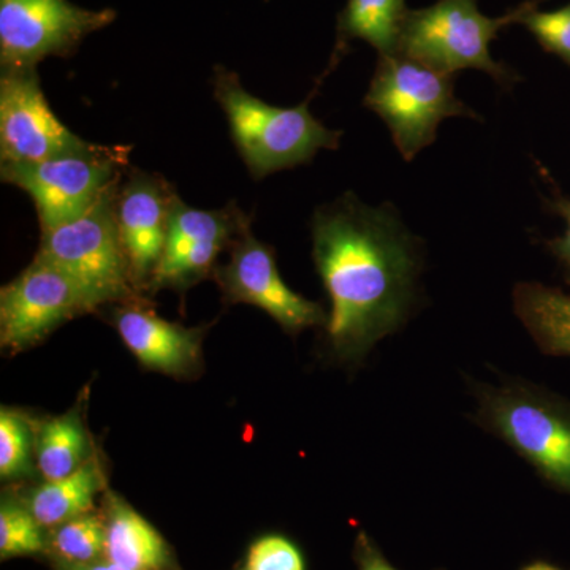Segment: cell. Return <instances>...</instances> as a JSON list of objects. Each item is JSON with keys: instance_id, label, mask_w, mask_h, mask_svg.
Returning <instances> with one entry per match:
<instances>
[{"instance_id": "obj_18", "label": "cell", "mask_w": 570, "mask_h": 570, "mask_svg": "<svg viewBox=\"0 0 570 570\" xmlns=\"http://www.w3.org/2000/svg\"><path fill=\"white\" fill-rule=\"evenodd\" d=\"M36 456L45 482L67 478L94 459L91 439L77 411L40 423Z\"/></svg>"}, {"instance_id": "obj_8", "label": "cell", "mask_w": 570, "mask_h": 570, "mask_svg": "<svg viewBox=\"0 0 570 570\" xmlns=\"http://www.w3.org/2000/svg\"><path fill=\"white\" fill-rule=\"evenodd\" d=\"M115 20L112 9H85L70 0H0V69H37L51 56L69 58Z\"/></svg>"}, {"instance_id": "obj_16", "label": "cell", "mask_w": 570, "mask_h": 570, "mask_svg": "<svg viewBox=\"0 0 570 570\" xmlns=\"http://www.w3.org/2000/svg\"><path fill=\"white\" fill-rule=\"evenodd\" d=\"M513 311L546 355L570 356V295L540 283L513 288Z\"/></svg>"}, {"instance_id": "obj_23", "label": "cell", "mask_w": 570, "mask_h": 570, "mask_svg": "<svg viewBox=\"0 0 570 570\" xmlns=\"http://www.w3.org/2000/svg\"><path fill=\"white\" fill-rule=\"evenodd\" d=\"M246 570H305V561L291 540L266 535L250 547Z\"/></svg>"}, {"instance_id": "obj_20", "label": "cell", "mask_w": 570, "mask_h": 570, "mask_svg": "<svg viewBox=\"0 0 570 570\" xmlns=\"http://www.w3.org/2000/svg\"><path fill=\"white\" fill-rule=\"evenodd\" d=\"M45 550V539L39 521L31 510L13 501H3L0 508V557L36 554Z\"/></svg>"}, {"instance_id": "obj_12", "label": "cell", "mask_w": 570, "mask_h": 570, "mask_svg": "<svg viewBox=\"0 0 570 570\" xmlns=\"http://www.w3.org/2000/svg\"><path fill=\"white\" fill-rule=\"evenodd\" d=\"M176 190L160 175L132 168L119 184L116 220L135 291H148L163 258Z\"/></svg>"}, {"instance_id": "obj_26", "label": "cell", "mask_w": 570, "mask_h": 570, "mask_svg": "<svg viewBox=\"0 0 570 570\" xmlns=\"http://www.w3.org/2000/svg\"><path fill=\"white\" fill-rule=\"evenodd\" d=\"M70 570H129L124 569L121 566L112 564V562H91V564L85 566H71Z\"/></svg>"}, {"instance_id": "obj_6", "label": "cell", "mask_w": 570, "mask_h": 570, "mask_svg": "<svg viewBox=\"0 0 570 570\" xmlns=\"http://www.w3.org/2000/svg\"><path fill=\"white\" fill-rule=\"evenodd\" d=\"M122 181V179H121ZM119 181L81 216L41 232L37 257L62 269L105 306L137 298L116 220Z\"/></svg>"}, {"instance_id": "obj_14", "label": "cell", "mask_w": 570, "mask_h": 570, "mask_svg": "<svg viewBox=\"0 0 570 570\" xmlns=\"http://www.w3.org/2000/svg\"><path fill=\"white\" fill-rule=\"evenodd\" d=\"M406 0H347L336 18V43L325 75L335 69L354 40L370 43L379 56L397 55Z\"/></svg>"}, {"instance_id": "obj_3", "label": "cell", "mask_w": 570, "mask_h": 570, "mask_svg": "<svg viewBox=\"0 0 570 570\" xmlns=\"http://www.w3.org/2000/svg\"><path fill=\"white\" fill-rule=\"evenodd\" d=\"M475 422L570 497V401L523 381L480 385Z\"/></svg>"}, {"instance_id": "obj_25", "label": "cell", "mask_w": 570, "mask_h": 570, "mask_svg": "<svg viewBox=\"0 0 570 570\" xmlns=\"http://www.w3.org/2000/svg\"><path fill=\"white\" fill-rule=\"evenodd\" d=\"M360 570H396L365 538L360 539Z\"/></svg>"}, {"instance_id": "obj_15", "label": "cell", "mask_w": 570, "mask_h": 570, "mask_svg": "<svg viewBox=\"0 0 570 570\" xmlns=\"http://www.w3.org/2000/svg\"><path fill=\"white\" fill-rule=\"evenodd\" d=\"M105 523V557L129 570H164L167 543L148 520L118 497L110 498Z\"/></svg>"}, {"instance_id": "obj_4", "label": "cell", "mask_w": 570, "mask_h": 570, "mask_svg": "<svg viewBox=\"0 0 570 570\" xmlns=\"http://www.w3.org/2000/svg\"><path fill=\"white\" fill-rule=\"evenodd\" d=\"M531 3L532 0H524L498 18L483 14L478 0H438L425 9L409 10L401 28L397 55L445 75L482 70L502 88H510L520 77L505 63L491 58L490 45L502 29L520 24Z\"/></svg>"}, {"instance_id": "obj_13", "label": "cell", "mask_w": 570, "mask_h": 570, "mask_svg": "<svg viewBox=\"0 0 570 570\" xmlns=\"http://www.w3.org/2000/svg\"><path fill=\"white\" fill-rule=\"evenodd\" d=\"M112 322L124 344L149 370L184 374L200 360V330L165 321L137 298L118 307Z\"/></svg>"}, {"instance_id": "obj_24", "label": "cell", "mask_w": 570, "mask_h": 570, "mask_svg": "<svg viewBox=\"0 0 570 570\" xmlns=\"http://www.w3.org/2000/svg\"><path fill=\"white\" fill-rule=\"evenodd\" d=\"M546 206L550 213L562 217L566 223L564 235L547 239L546 247L557 258L562 273H564L566 283L570 284V197L561 194V190L554 187L553 197L546 198Z\"/></svg>"}, {"instance_id": "obj_19", "label": "cell", "mask_w": 570, "mask_h": 570, "mask_svg": "<svg viewBox=\"0 0 570 570\" xmlns=\"http://www.w3.org/2000/svg\"><path fill=\"white\" fill-rule=\"evenodd\" d=\"M51 549L70 566L91 564L105 551V524L92 513L55 528Z\"/></svg>"}, {"instance_id": "obj_22", "label": "cell", "mask_w": 570, "mask_h": 570, "mask_svg": "<svg viewBox=\"0 0 570 570\" xmlns=\"http://www.w3.org/2000/svg\"><path fill=\"white\" fill-rule=\"evenodd\" d=\"M543 0H532L520 24L530 31L543 51L560 58L570 67V2L561 9L539 10Z\"/></svg>"}, {"instance_id": "obj_9", "label": "cell", "mask_w": 570, "mask_h": 570, "mask_svg": "<svg viewBox=\"0 0 570 570\" xmlns=\"http://www.w3.org/2000/svg\"><path fill=\"white\" fill-rule=\"evenodd\" d=\"M100 306L73 277L36 255L32 264L0 291V344L10 352L26 351L58 326Z\"/></svg>"}, {"instance_id": "obj_11", "label": "cell", "mask_w": 570, "mask_h": 570, "mask_svg": "<svg viewBox=\"0 0 570 570\" xmlns=\"http://www.w3.org/2000/svg\"><path fill=\"white\" fill-rule=\"evenodd\" d=\"M228 249L227 264L216 266L213 272L225 302L261 307L291 335H298L311 326L326 325L328 314L321 303L296 294L284 283L275 249L255 238L250 225Z\"/></svg>"}, {"instance_id": "obj_5", "label": "cell", "mask_w": 570, "mask_h": 570, "mask_svg": "<svg viewBox=\"0 0 570 570\" xmlns=\"http://www.w3.org/2000/svg\"><path fill=\"white\" fill-rule=\"evenodd\" d=\"M363 105L385 122L406 163L433 145L444 119L479 118L455 96L453 75L441 73L403 55L379 56Z\"/></svg>"}, {"instance_id": "obj_2", "label": "cell", "mask_w": 570, "mask_h": 570, "mask_svg": "<svg viewBox=\"0 0 570 570\" xmlns=\"http://www.w3.org/2000/svg\"><path fill=\"white\" fill-rule=\"evenodd\" d=\"M213 88L232 140L254 179L311 163L321 149L340 148L343 132L314 118L311 97L296 107H273L247 92L238 73L223 66L214 67Z\"/></svg>"}, {"instance_id": "obj_17", "label": "cell", "mask_w": 570, "mask_h": 570, "mask_svg": "<svg viewBox=\"0 0 570 570\" xmlns=\"http://www.w3.org/2000/svg\"><path fill=\"white\" fill-rule=\"evenodd\" d=\"M105 478L99 461L91 459L67 478L45 482L29 498L28 509L41 528H56L91 513Z\"/></svg>"}, {"instance_id": "obj_1", "label": "cell", "mask_w": 570, "mask_h": 570, "mask_svg": "<svg viewBox=\"0 0 570 570\" xmlns=\"http://www.w3.org/2000/svg\"><path fill=\"white\" fill-rule=\"evenodd\" d=\"M311 234L314 264L332 303L326 340L337 358L360 362L411 317L422 242L395 206L373 208L354 193L317 206Z\"/></svg>"}, {"instance_id": "obj_7", "label": "cell", "mask_w": 570, "mask_h": 570, "mask_svg": "<svg viewBox=\"0 0 570 570\" xmlns=\"http://www.w3.org/2000/svg\"><path fill=\"white\" fill-rule=\"evenodd\" d=\"M129 149L102 146L99 151L56 157L36 164H0L3 183L20 187L36 205L41 232L70 223L124 178Z\"/></svg>"}, {"instance_id": "obj_10", "label": "cell", "mask_w": 570, "mask_h": 570, "mask_svg": "<svg viewBox=\"0 0 570 570\" xmlns=\"http://www.w3.org/2000/svg\"><path fill=\"white\" fill-rule=\"evenodd\" d=\"M67 129L41 91L37 69L0 75V164H36L99 151Z\"/></svg>"}, {"instance_id": "obj_21", "label": "cell", "mask_w": 570, "mask_h": 570, "mask_svg": "<svg viewBox=\"0 0 570 570\" xmlns=\"http://www.w3.org/2000/svg\"><path fill=\"white\" fill-rule=\"evenodd\" d=\"M32 433L20 412L0 411V475L21 478L31 471Z\"/></svg>"}, {"instance_id": "obj_27", "label": "cell", "mask_w": 570, "mask_h": 570, "mask_svg": "<svg viewBox=\"0 0 570 570\" xmlns=\"http://www.w3.org/2000/svg\"><path fill=\"white\" fill-rule=\"evenodd\" d=\"M523 570H562L557 566L547 564V562H534V564L528 566Z\"/></svg>"}]
</instances>
